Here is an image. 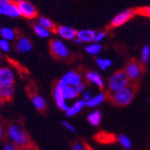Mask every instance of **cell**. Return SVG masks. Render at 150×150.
Segmentation results:
<instances>
[{"label":"cell","instance_id":"cell-1","mask_svg":"<svg viewBox=\"0 0 150 150\" xmlns=\"http://www.w3.org/2000/svg\"><path fill=\"white\" fill-rule=\"evenodd\" d=\"M139 89V83L129 82V84L114 93H107L106 98L112 104L116 107L128 106L134 100L136 94Z\"/></svg>","mask_w":150,"mask_h":150},{"label":"cell","instance_id":"cell-2","mask_svg":"<svg viewBox=\"0 0 150 150\" xmlns=\"http://www.w3.org/2000/svg\"><path fill=\"white\" fill-rule=\"evenodd\" d=\"M7 135L12 143L21 149H28L33 146L29 134L17 124H12L8 127Z\"/></svg>","mask_w":150,"mask_h":150},{"label":"cell","instance_id":"cell-3","mask_svg":"<svg viewBox=\"0 0 150 150\" xmlns=\"http://www.w3.org/2000/svg\"><path fill=\"white\" fill-rule=\"evenodd\" d=\"M145 67L143 63H140L135 59H131L126 65L124 72L128 76L129 82H137L139 83V80L145 73Z\"/></svg>","mask_w":150,"mask_h":150},{"label":"cell","instance_id":"cell-4","mask_svg":"<svg viewBox=\"0 0 150 150\" xmlns=\"http://www.w3.org/2000/svg\"><path fill=\"white\" fill-rule=\"evenodd\" d=\"M129 84V80L126 76L123 70L116 71L109 79L108 83V92L107 93H114Z\"/></svg>","mask_w":150,"mask_h":150},{"label":"cell","instance_id":"cell-5","mask_svg":"<svg viewBox=\"0 0 150 150\" xmlns=\"http://www.w3.org/2000/svg\"><path fill=\"white\" fill-rule=\"evenodd\" d=\"M50 49L52 55L58 59H66L69 56V50L61 40L54 39L50 43Z\"/></svg>","mask_w":150,"mask_h":150},{"label":"cell","instance_id":"cell-6","mask_svg":"<svg viewBox=\"0 0 150 150\" xmlns=\"http://www.w3.org/2000/svg\"><path fill=\"white\" fill-rule=\"evenodd\" d=\"M0 16L11 18H17L21 16L17 4L11 2L10 0H0Z\"/></svg>","mask_w":150,"mask_h":150},{"label":"cell","instance_id":"cell-7","mask_svg":"<svg viewBox=\"0 0 150 150\" xmlns=\"http://www.w3.org/2000/svg\"><path fill=\"white\" fill-rule=\"evenodd\" d=\"M17 6L20 16L26 19H33L38 15L37 9L34 5L27 1V0H23V1L20 2L19 4H17Z\"/></svg>","mask_w":150,"mask_h":150},{"label":"cell","instance_id":"cell-8","mask_svg":"<svg viewBox=\"0 0 150 150\" xmlns=\"http://www.w3.org/2000/svg\"><path fill=\"white\" fill-rule=\"evenodd\" d=\"M54 33H55L57 35H59L63 40H72L76 38L77 31L71 26L59 25V26L56 27L55 30H54Z\"/></svg>","mask_w":150,"mask_h":150},{"label":"cell","instance_id":"cell-9","mask_svg":"<svg viewBox=\"0 0 150 150\" xmlns=\"http://www.w3.org/2000/svg\"><path fill=\"white\" fill-rule=\"evenodd\" d=\"M82 82L81 76L75 71H69L67 72L65 76H62V78L58 82V83L62 86H71L76 87L77 85H79Z\"/></svg>","mask_w":150,"mask_h":150},{"label":"cell","instance_id":"cell-10","mask_svg":"<svg viewBox=\"0 0 150 150\" xmlns=\"http://www.w3.org/2000/svg\"><path fill=\"white\" fill-rule=\"evenodd\" d=\"M136 15V11L133 9H129L125 10L123 12L120 13L119 15H117L111 23V25L112 27H119L122 24L126 23L128 21H129L134 16Z\"/></svg>","mask_w":150,"mask_h":150},{"label":"cell","instance_id":"cell-11","mask_svg":"<svg viewBox=\"0 0 150 150\" xmlns=\"http://www.w3.org/2000/svg\"><path fill=\"white\" fill-rule=\"evenodd\" d=\"M64 86H60L59 83H57L55 88H54V93H53V97L54 100H55V103L57 104V106L63 112H67L69 110V106L67 105V101L65 100L64 96H63V93H62V88Z\"/></svg>","mask_w":150,"mask_h":150},{"label":"cell","instance_id":"cell-12","mask_svg":"<svg viewBox=\"0 0 150 150\" xmlns=\"http://www.w3.org/2000/svg\"><path fill=\"white\" fill-rule=\"evenodd\" d=\"M29 96L32 100V103L33 106L36 108V110H38L40 112H44L47 109V102L44 97H42V95L39 94L35 91H29Z\"/></svg>","mask_w":150,"mask_h":150},{"label":"cell","instance_id":"cell-13","mask_svg":"<svg viewBox=\"0 0 150 150\" xmlns=\"http://www.w3.org/2000/svg\"><path fill=\"white\" fill-rule=\"evenodd\" d=\"M15 74L9 67H0V85H13Z\"/></svg>","mask_w":150,"mask_h":150},{"label":"cell","instance_id":"cell-14","mask_svg":"<svg viewBox=\"0 0 150 150\" xmlns=\"http://www.w3.org/2000/svg\"><path fill=\"white\" fill-rule=\"evenodd\" d=\"M94 139L100 144H113L116 141H118V137H116V135L110 133V132H106V131H102L99 132L95 135Z\"/></svg>","mask_w":150,"mask_h":150},{"label":"cell","instance_id":"cell-15","mask_svg":"<svg viewBox=\"0 0 150 150\" xmlns=\"http://www.w3.org/2000/svg\"><path fill=\"white\" fill-rule=\"evenodd\" d=\"M13 94H15L13 85H0V103L11 101Z\"/></svg>","mask_w":150,"mask_h":150},{"label":"cell","instance_id":"cell-16","mask_svg":"<svg viewBox=\"0 0 150 150\" xmlns=\"http://www.w3.org/2000/svg\"><path fill=\"white\" fill-rule=\"evenodd\" d=\"M33 44L31 40L26 37H19L16 43V50L18 53H26L32 50Z\"/></svg>","mask_w":150,"mask_h":150},{"label":"cell","instance_id":"cell-17","mask_svg":"<svg viewBox=\"0 0 150 150\" xmlns=\"http://www.w3.org/2000/svg\"><path fill=\"white\" fill-rule=\"evenodd\" d=\"M95 33L93 30H79L76 33V38L80 40L81 43L83 42H94Z\"/></svg>","mask_w":150,"mask_h":150},{"label":"cell","instance_id":"cell-18","mask_svg":"<svg viewBox=\"0 0 150 150\" xmlns=\"http://www.w3.org/2000/svg\"><path fill=\"white\" fill-rule=\"evenodd\" d=\"M86 78L88 82H90V83L96 85L100 88V90L103 89V86H104L103 81L98 73L93 72V71H89L86 74Z\"/></svg>","mask_w":150,"mask_h":150},{"label":"cell","instance_id":"cell-19","mask_svg":"<svg viewBox=\"0 0 150 150\" xmlns=\"http://www.w3.org/2000/svg\"><path fill=\"white\" fill-rule=\"evenodd\" d=\"M86 106V102L84 100H79L77 102H76L72 106H69V110L66 112V115L67 117H72L75 116L76 114H77L78 112H80L83 108Z\"/></svg>","mask_w":150,"mask_h":150},{"label":"cell","instance_id":"cell-20","mask_svg":"<svg viewBox=\"0 0 150 150\" xmlns=\"http://www.w3.org/2000/svg\"><path fill=\"white\" fill-rule=\"evenodd\" d=\"M62 93H63V96L65 100H71L75 99L78 96V93L76 92V88L71 86H67L62 88Z\"/></svg>","mask_w":150,"mask_h":150},{"label":"cell","instance_id":"cell-21","mask_svg":"<svg viewBox=\"0 0 150 150\" xmlns=\"http://www.w3.org/2000/svg\"><path fill=\"white\" fill-rule=\"evenodd\" d=\"M37 23L39 25H40L42 27H43V28L50 31V32H54V30H55L56 26L55 24H54V23L48 17H45V16H40L38 18L37 20Z\"/></svg>","mask_w":150,"mask_h":150},{"label":"cell","instance_id":"cell-22","mask_svg":"<svg viewBox=\"0 0 150 150\" xmlns=\"http://www.w3.org/2000/svg\"><path fill=\"white\" fill-rule=\"evenodd\" d=\"M0 35H1L2 39L8 40V42H11V40L16 38V31L12 28H9V27H3V28L0 29Z\"/></svg>","mask_w":150,"mask_h":150},{"label":"cell","instance_id":"cell-23","mask_svg":"<svg viewBox=\"0 0 150 150\" xmlns=\"http://www.w3.org/2000/svg\"><path fill=\"white\" fill-rule=\"evenodd\" d=\"M33 32L35 33V34L39 37V38H49L51 36V33L50 31L43 28V27H42L40 25H39L38 23H35L33 25Z\"/></svg>","mask_w":150,"mask_h":150},{"label":"cell","instance_id":"cell-24","mask_svg":"<svg viewBox=\"0 0 150 150\" xmlns=\"http://www.w3.org/2000/svg\"><path fill=\"white\" fill-rule=\"evenodd\" d=\"M89 123L93 126H98L102 120V113L99 111H94L87 116Z\"/></svg>","mask_w":150,"mask_h":150},{"label":"cell","instance_id":"cell-25","mask_svg":"<svg viewBox=\"0 0 150 150\" xmlns=\"http://www.w3.org/2000/svg\"><path fill=\"white\" fill-rule=\"evenodd\" d=\"M106 98V94L105 93H100L98 95L94 97H92L89 101L86 102V105L88 107H96L97 105H99L101 103H103Z\"/></svg>","mask_w":150,"mask_h":150},{"label":"cell","instance_id":"cell-26","mask_svg":"<svg viewBox=\"0 0 150 150\" xmlns=\"http://www.w3.org/2000/svg\"><path fill=\"white\" fill-rule=\"evenodd\" d=\"M102 46L98 43H91L86 47V51L93 56H96L102 51Z\"/></svg>","mask_w":150,"mask_h":150},{"label":"cell","instance_id":"cell-27","mask_svg":"<svg viewBox=\"0 0 150 150\" xmlns=\"http://www.w3.org/2000/svg\"><path fill=\"white\" fill-rule=\"evenodd\" d=\"M149 57H150V47L148 45H146L143 47L141 51V61L144 65L148 62Z\"/></svg>","mask_w":150,"mask_h":150},{"label":"cell","instance_id":"cell-28","mask_svg":"<svg viewBox=\"0 0 150 150\" xmlns=\"http://www.w3.org/2000/svg\"><path fill=\"white\" fill-rule=\"evenodd\" d=\"M96 64L101 69L104 70L107 67L112 66V61L110 59H96Z\"/></svg>","mask_w":150,"mask_h":150},{"label":"cell","instance_id":"cell-29","mask_svg":"<svg viewBox=\"0 0 150 150\" xmlns=\"http://www.w3.org/2000/svg\"><path fill=\"white\" fill-rule=\"evenodd\" d=\"M118 142L126 148H129L131 146V141L128 137H126L125 135H120L118 137Z\"/></svg>","mask_w":150,"mask_h":150},{"label":"cell","instance_id":"cell-30","mask_svg":"<svg viewBox=\"0 0 150 150\" xmlns=\"http://www.w3.org/2000/svg\"><path fill=\"white\" fill-rule=\"evenodd\" d=\"M136 13L138 15H140L142 16H146V17H149L150 18V6H144V7H140L136 9Z\"/></svg>","mask_w":150,"mask_h":150},{"label":"cell","instance_id":"cell-31","mask_svg":"<svg viewBox=\"0 0 150 150\" xmlns=\"http://www.w3.org/2000/svg\"><path fill=\"white\" fill-rule=\"evenodd\" d=\"M0 50H2L4 52H9L11 50V45L8 40L0 39Z\"/></svg>","mask_w":150,"mask_h":150},{"label":"cell","instance_id":"cell-32","mask_svg":"<svg viewBox=\"0 0 150 150\" xmlns=\"http://www.w3.org/2000/svg\"><path fill=\"white\" fill-rule=\"evenodd\" d=\"M73 150H88L87 149V144L81 142V141H76L73 144Z\"/></svg>","mask_w":150,"mask_h":150},{"label":"cell","instance_id":"cell-33","mask_svg":"<svg viewBox=\"0 0 150 150\" xmlns=\"http://www.w3.org/2000/svg\"><path fill=\"white\" fill-rule=\"evenodd\" d=\"M61 124H62V126H63L66 129L69 130L70 132H73V133H74V132H76V129H75V127L70 123V122L63 120V121L61 122Z\"/></svg>","mask_w":150,"mask_h":150},{"label":"cell","instance_id":"cell-34","mask_svg":"<svg viewBox=\"0 0 150 150\" xmlns=\"http://www.w3.org/2000/svg\"><path fill=\"white\" fill-rule=\"evenodd\" d=\"M106 36V33L104 32H100V33H97L95 34V38H94V42H100L101 40H103L104 39V37Z\"/></svg>","mask_w":150,"mask_h":150},{"label":"cell","instance_id":"cell-35","mask_svg":"<svg viewBox=\"0 0 150 150\" xmlns=\"http://www.w3.org/2000/svg\"><path fill=\"white\" fill-rule=\"evenodd\" d=\"M86 83H84V82H81V83H80L79 85H77V86H76L75 88H76V92H77V93H78V94H79V93H83V92L85 91V89H86Z\"/></svg>","mask_w":150,"mask_h":150},{"label":"cell","instance_id":"cell-36","mask_svg":"<svg viewBox=\"0 0 150 150\" xmlns=\"http://www.w3.org/2000/svg\"><path fill=\"white\" fill-rule=\"evenodd\" d=\"M4 150H22L21 148H19L17 146H16L15 144L13 143H8L5 146Z\"/></svg>","mask_w":150,"mask_h":150},{"label":"cell","instance_id":"cell-37","mask_svg":"<svg viewBox=\"0 0 150 150\" xmlns=\"http://www.w3.org/2000/svg\"><path fill=\"white\" fill-rule=\"evenodd\" d=\"M91 98H92V96H91V92H90V91L85 92V93H84V101H85V102H87V101H89Z\"/></svg>","mask_w":150,"mask_h":150},{"label":"cell","instance_id":"cell-38","mask_svg":"<svg viewBox=\"0 0 150 150\" xmlns=\"http://www.w3.org/2000/svg\"><path fill=\"white\" fill-rule=\"evenodd\" d=\"M3 136H4V131H3V129H2V127L0 126V139H3Z\"/></svg>","mask_w":150,"mask_h":150},{"label":"cell","instance_id":"cell-39","mask_svg":"<svg viewBox=\"0 0 150 150\" xmlns=\"http://www.w3.org/2000/svg\"><path fill=\"white\" fill-rule=\"evenodd\" d=\"M10 1L13 2V3H15V4H19L20 2L23 1V0H10Z\"/></svg>","mask_w":150,"mask_h":150},{"label":"cell","instance_id":"cell-40","mask_svg":"<svg viewBox=\"0 0 150 150\" xmlns=\"http://www.w3.org/2000/svg\"><path fill=\"white\" fill-rule=\"evenodd\" d=\"M87 149H88V150H93V149L89 145H87Z\"/></svg>","mask_w":150,"mask_h":150},{"label":"cell","instance_id":"cell-41","mask_svg":"<svg viewBox=\"0 0 150 150\" xmlns=\"http://www.w3.org/2000/svg\"><path fill=\"white\" fill-rule=\"evenodd\" d=\"M2 59V54H1V52H0V59Z\"/></svg>","mask_w":150,"mask_h":150},{"label":"cell","instance_id":"cell-42","mask_svg":"<svg viewBox=\"0 0 150 150\" xmlns=\"http://www.w3.org/2000/svg\"><path fill=\"white\" fill-rule=\"evenodd\" d=\"M149 101H150V99H149Z\"/></svg>","mask_w":150,"mask_h":150}]
</instances>
